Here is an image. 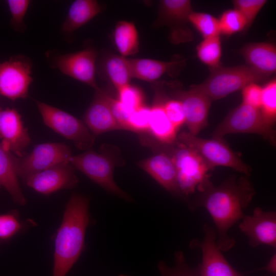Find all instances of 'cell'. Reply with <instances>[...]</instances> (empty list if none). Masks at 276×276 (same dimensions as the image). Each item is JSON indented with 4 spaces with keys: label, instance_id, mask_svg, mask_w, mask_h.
I'll return each instance as SVG.
<instances>
[{
    "label": "cell",
    "instance_id": "obj_1",
    "mask_svg": "<svg viewBox=\"0 0 276 276\" xmlns=\"http://www.w3.org/2000/svg\"><path fill=\"white\" fill-rule=\"evenodd\" d=\"M255 194V189L246 176L238 179L231 177L217 187L211 182L188 201V206L192 211L199 208L207 210L215 224L217 246L222 251L227 252L236 242L228 231L244 217V210Z\"/></svg>",
    "mask_w": 276,
    "mask_h": 276
},
{
    "label": "cell",
    "instance_id": "obj_2",
    "mask_svg": "<svg viewBox=\"0 0 276 276\" xmlns=\"http://www.w3.org/2000/svg\"><path fill=\"white\" fill-rule=\"evenodd\" d=\"M88 198L71 196L66 205L55 240L53 276H65L81 256L90 223Z\"/></svg>",
    "mask_w": 276,
    "mask_h": 276
},
{
    "label": "cell",
    "instance_id": "obj_3",
    "mask_svg": "<svg viewBox=\"0 0 276 276\" xmlns=\"http://www.w3.org/2000/svg\"><path fill=\"white\" fill-rule=\"evenodd\" d=\"M210 68L208 77L200 84L191 85L190 88L212 100L222 99L250 83H258L269 77L245 65L231 67L220 65Z\"/></svg>",
    "mask_w": 276,
    "mask_h": 276
},
{
    "label": "cell",
    "instance_id": "obj_4",
    "mask_svg": "<svg viewBox=\"0 0 276 276\" xmlns=\"http://www.w3.org/2000/svg\"><path fill=\"white\" fill-rule=\"evenodd\" d=\"M170 155L177 172V180L181 197H187L196 191L201 192L209 183V172L212 170L192 148L176 142Z\"/></svg>",
    "mask_w": 276,
    "mask_h": 276
},
{
    "label": "cell",
    "instance_id": "obj_5",
    "mask_svg": "<svg viewBox=\"0 0 276 276\" xmlns=\"http://www.w3.org/2000/svg\"><path fill=\"white\" fill-rule=\"evenodd\" d=\"M177 141L196 151L212 170L216 166H223L231 168L247 176L250 174V168L222 139H205L189 132H182L177 135Z\"/></svg>",
    "mask_w": 276,
    "mask_h": 276
},
{
    "label": "cell",
    "instance_id": "obj_6",
    "mask_svg": "<svg viewBox=\"0 0 276 276\" xmlns=\"http://www.w3.org/2000/svg\"><path fill=\"white\" fill-rule=\"evenodd\" d=\"M43 123L55 132L73 142L80 150L91 149L95 136L84 123L59 108L36 101Z\"/></svg>",
    "mask_w": 276,
    "mask_h": 276
},
{
    "label": "cell",
    "instance_id": "obj_7",
    "mask_svg": "<svg viewBox=\"0 0 276 276\" xmlns=\"http://www.w3.org/2000/svg\"><path fill=\"white\" fill-rule=\"evenodd\" d=\"M239 133L260 134L273 145L275 144V131L263 120L260 109L243 103L226 116L217 126L212 136L222 139L226 134Z\"/></svg>",
    "mask_w": 276,
    "mask_h": 276
},
{
    "label": "cell",
    "instance_id": "obj_8",
    "mask_svg": "<svg viewBox=\"0 0 276 276\" xmlns=\"http://www.w3.org/2000/svg\"><path fill=\"white\" fill-rule=\"evenodd\" d=\"M70 163L105 190L126 201L132 202L130 195L121 189L113 178L112 161L104 153L90 149L76 155H72Z\"/></svg>",
    "mask_w": 276,
    "mask_h": 276
},
{
    "label": "cell",
    "instance_id": "obj_9",
    "mask_svg": "<svg viewBox=\"0 0 276 276\" xmlns=\"http://www.w3.org/2000/svg\"><path fill=\"white\" fill-rule=\"evenodd\" d=\"M71 148L62 143H45L36 145L21 157L17 156L16 172L24 181L31 176L55 166L70 163Z\"/></svg>",
    "mask_w": 276,
    "mask_h": 276
},
{
    "label": "cell",
    "instance_id": "obj_10",
    "mask_svg": "<svg viewBox=\"0 0 276 276\" xmlns=\"http://www.w3.org/2000/svg\"><path fill=\"white\" fill-rule=\"evenodd\" d=\"M32 63L24 55L0 61V95L12 100L27 97L32 77Z\"/></svg>",
    "mask_w": 276,
    "mask_h": 276
},
{
    "label": "cell",
    "instance_id": "obj_11",
    "mask_svg": "<svg viewBox=\"0 0 276 276\" xmlns=\"http://www.w3.org/2000/svg\"><path fill=\"white\" fill-rule=\"evenodd\" d=\"M192 11L189 0L160 1L154 27L167 26L170 30L169 39L172 43L178 44L191 41L193 34L188 24L189 16Z\"/></svg>",
    "mask_w": 276,
    "mask_h": 276
},
{
    "label": "cell",
    "instance_id": "obj_12",
    "mask_svg": "<svg viewBox=\"0 0 276 276\" xmlns=\"http://www.w3.org/2000/svg\"><path fill=\"white\" fill-rule=\"evenodd\" d=\"M203 230V239L193 240L190 244L191 248L201 251L202 261L198 266L199 276H242L229 263L218 247L215 229L204 223Z\"/></svg>",
    "mask_w": 276,
    "mask_h": 276
},
{
    "label": "cell",
    "instance_id": "obj_13",
    "mask_svg": "<svg viewBox=\"0 0 276 276\" xmlns=\"http://www.w3.org/2000/svg\"><path fill=\"white\" fill-rule=\"evenodd\" d=\"M97 57L96 50L88 47L74 53L54 55L52 57V63L63 74L97 90L99 89L95 78Z\"/></svg>",
    "mask_w": 276,
    "mask_h": 276
},
{
    "label": "cell",
    "instance_id": "obj_14",
    "mask_svg": "<svg viewBox=\"0 0 276 276\" xmlns=\"http://www.w3.org/2000/svg\"><path fill=\"white\" fill-rule=\"evenodd\" d=\"M239 224L241 232L247 236L252 247L260 245L276 248V213L256 208L250 215H246Z\"/></svg>",
    "mask_w": 276,
    "mask_h": 276
},
{
    "label": "cell",
    "instance_id": "obj_15",
    "mask_svg": "<svg viewBox=\"0 0 276 276\" xmlns=\"http://www.w3.org/2000/svg\"><path fill=\"white\" fill-rule=\"evenodd\" d=\"M75 169L70 163L59 164L31 176L25 182L36 192L49 195L76 187L78 179Z\"/></svg>",
    "mask_w": 276,
    "mask_h": 276
},
{
    "label": "cell",
    "instance_id": "obj_16",
    "mask_svg": "<svg viewBox=\"0 0 276 276\" xmlns=\"http://www.w3.org/2000/svg\"><path fill=\"white\" fill-rule=\"evenodd\" d=\"M0 143L7 150L18 157L25 154L31 139L21 116L14 108L0 111Z\"/></svg>",
    "mask_w": 276,
    "mask_h": 276
},
{
    "label": "cell",
    "instance_id": "obj_17",
    "mask_svg": "<svg viewBox=\"0 0 276 276\" xmlns=\"http://www.w3.org/2000/svg\"><path fill=\"white\" fill-rule=\"evenodd\" d=\"M176 95L182 103L189 132L197 135L208 124L212 100L206 95L191 88L187 91H177Z\"/></svg>",
    "mask_w": 276,
    "mask_h": 276
},
{
    "label": "cell",
    "instance_id": "obj_18",
    "mask_svg": "<svg viewBox=\"0 0 276 276\" xmlns=\"http://www.w3.org/2000/svg\"><path fill=\"white\" fill-rule=\"evenodd\" d=\"M138 165L166 190L173 195L181 196L176 168L170 154L160 152L140 162Z\"/></svg>",
    "mask_w": 276,
    "mask_h": 276
},
{
    "label": "cell",
    "instance_id": "obj_19",
    "mask_svg": "<svg viewBox=\"0 0 276 276\" xmlns=\"http://www.w3.org/2000/svg\"><path fill=\"white\" fill-rule=\"evenodd\" d=\"M107 95L100 88L96 90L94 98L84 116L85 124L95 136L120 129L112 115Z\"/></svg>",
    "mask_w": 276,
    "mask_h": 276
},
{
    "label": "cell",
    "instance_id": "obj_20",
    "mask_svg": "<svg viewBox=\"0 0 276 276\" xmlns=\"http://www.w3.org/2000/svg\"><path fill=\"white\" fill-rule=\"evenodd\" d=\"M185 61L179 58L169 61L148 58L129 59L132 78L147 82H153L165 74H176L183 67Z\"/></svg>",
    "mask_w": 276,
    "mask_h": 276
},
{
    "label": "cell",
    "instance_id": "obj_21",
    "mask_svg": "<svg viewBox=\"0 0 276 276\" xmlns=\"http://www.w3.org/2000/svg\"><path fill=\"white\" fill-rule=\"evenodd\" d=\"M247 65L268 76L275 73L276 47L270 42H253L240 51Z\"/></svg>",
    "mask_w": 276,
    "mask_h": 276
},
{
    "label": "cell",
    "instance_id": "obj_22",
    "mask_svg": "<svg viewBox=\"0 0 276 276\" xmlns=\"http://www.w3.org/2000/svg\"><path fill=\"white\" fill-rule=\"evenodd\" d=\"M165 96L157 91L155 101L150 107L148 131L159 142L172 145L177 140V130L168 118L163 106Z\"/></svg>",
    "mask_w": 276,
    "mask_h": 276
},
{
    "label": "cell",
    "instance_id": "obj_23",
    "mask_svg": "<svg viewBox=\"0 0 276 276\" xmlns=\"http://www.w3.org/2000/svg\"><path fill=\"white\" fill-rule=\"evenodd\" d=\"M17 156L6 150L0 143V184L21 205L26 204V199L18 182L16 172Z\"/></svg>",
    "mask_w": 276,
    "mask_h": 276
},
{
    "label": "cell",
    "instance_id": "obj_24",
    "mask_svg": "<svg viewBox=\"0 0 276 276\" xmlns=\"http://www.w3.org/2000/svg\"><path fill=\"white\" fill-rule=\"evenodd\" d=\"M101 10V6L97 1H75L62 24V31L66 34H72L99 14Z\"/></svg>",
    "mask_w": 276,
    "mask_h": 276
},
{
    "label": "cell",
    "instance_id": "obj_25",
    "mask_svg": "<svg viewBox=\"0 0 276 276\" xmlns=\"http://www.w3.org/2000/svg\"><path fill=\"white\" fill-rule=\"evenodd\" d=\"M101 65L103 74L117 89L129 84L132 76L129 59L121 55H109Z\"/></svg>",
    "mask_w": 276,
    "mask_h": 276
},
{
    "label": "cell",
    "instance_id": "obj_26",
    "mask_svg": "<svg viewBox=\"0 0 276 276\" xmlns=\"http://www.w3.org/2000/svg\"><path fill=\"white\" fill-rule=\"evenodd\" d=\"M113 40L117 50L123 57L139 52V34L132 22L126 20L117 22L113 31Z\"/></svg>",
    "mask_w": 276,
    "mask_h": 276
},
{
    "label": "cell",
    "instance_id": "obj_27",
    "mask_svg": "<svg viewBox=\"0 0 276 276\" xmlns=\"http://www.w3.org/2000/svg\"><path fill=\"white\" fill-rule=\"evenodd\" d=\"M196 53L199 60L210 68L220 65L222 55L220 36L204 38L197 45Z\"/></svg>",
    "mask_w": 276,
    "mask_h": 276
},
{
    "label": "cell",
    "instance_id": "obj_28",
    "mask_svg": "<svg viewBox=\"0 0 276 276\" xmlns=\"http://www.w3.org/2000/svg\"><path fill=\"white\" fill-rule=\"evenodd\" d=\"M260 112L263 120L273 126L276 121V80L267 82L262 87Z\"/></svg>",
    "mask_w": 276,
    "mask_h": 276
},
{
    "label": "cell",
    "instance_id": "obj_29",
    "mask_svg": "<svg viewBox=\"0 0 276 276\" xmlns=\"http://www.w3.org/2000/svg\"><path fill=\"white\" fill-rule=\"evenodd\" d=\"M189 21L203 39L221 34L219 19L210 14L193 11L189 16Z\"/></svg>",
    "mask_w": 276,
    "mask_h": 276
},
{
    "label": "cell",
    "instance_id": "obj_30",
    "mask_svg": "<svg viewBox=\"0 0 276 276\" xmlns=\"http://www.w3.org/2000/svg\"><path fill=\"white\" fill-rule=\"evenodd\" d=\"M157 267L161 276H199L198 267L193 268L189 266L181 250L175 252L173 266H169L164 261H160Z\"/></svg>",
    "mask_w": 276,
    "mask_h": 276
},
{
    "label": "cell",
    "instance_id": "obj_31",
    "mask_svg": "<svg viewBox=\"0 0 276 276\" xmlns=\"http://www.w3.org/2000/svg\"><path fill=\"white\" fill-rule=\"evenodd\" d=\"M218 19L220 33L224 35L229 36L245 30V19L243 15L235 8L225 11Z\"/></svg>",
    "mask_w": 276,
    "mask_h": 276
},
{
    "label": "cell",
    "instance_id": "obj_32",
    "mask_svg": "<svg viewBox=\"0 0 276 276\" xmlns=\"http://www.w3.org/2000/svg\"><path fill=\"white\" fill-rule=\"evenodd\" d=\"M11 18L10 25L14 30L19 32L25 31L26 26L24 17L27 12L30 1L28 0L7 1Z\"/></svg>",
    "mask_w": 276,
    "mask_h": 276
},
{
    "label": "cell",
    "instance_id": "obj_33",
    "mask_svg": "<svg viewBox=\"0 0 276 276\" xmlns=\"http://www.w3.org/2000/svg\"><path fill=\"white\" fill-rule=\"evenodd\" d=\"M266 2V0H235L233 1L234 8L238 10L245 19L246 30L251 25Z\"/></svg>",
    "mask_w": 276,
    "mask_h": 276
},
{
    "label": "cell",
    "instance_id": "obj_34",
    "mask_svg": "<svg viewBox=\"0 0 276 276\" xmlns=\"http://www.w3.org/2000/svg\"><path fill=\"white\" fill-rule=\"evenodd\" d=\"M118 100L127 107L134 110L143 105L144 97L141 90L130 83L117 89Z\"/></svg>",
    "mask_w": 276,
    "mask_h": 276
},
{
    "label": "cell",
    "instance_id": "obj_35",
    "mask_svg": "<svg viewBox=\"0 0 276 276\" xmlns=\"http://www.w3.org/2000/svg\"><path fill=\"white\" fill-rule=\"evenodd\" d=\"M21 224L17 214L10 212L0 215V239L7 240L15 235L21 229Z\"/></svg>",
    "mask_w": 276,
    "mask_h": 276
},
{
    "label": "cell",
    "instance_id": "obj_36",
    "mask_svg": "<svg viewBox=\"0 0 276 276\" xmlns=\"http://www.w3.org/2000/svg\"><path fill=\"white\" fill-rule=\"evenodd\" d=\"M163 106L168 118L177 130L186 123L185 114L180 100L164 97Z\"/></svg>",
    "mask_w": 276,
    "mask_h": 276
},
{
    "label": "cell",
    "instance_id": "obj_37",
    "mask_svg": "<svg viewBox=\"0 0 276 276\" xmlns=\"http://www.w3.org/2000/svg\"><path fill=\"white\" fill-rule=\"evenodd\" d=\"M150 107L144 105L134 110L128 120V130L137 132L148 131Z\"/></svg>",
    "mask_w": 276,
    "mask_h": 276
},
{
    "label": "cell",
    "instance_id": "obj_38",
    "mask_svg": "<svg viewBox=\"0 0 276 276\" xmlns=\"http://www.w3.org/2000/svg\"><path fill=\"white\" fill-rule=\"evenodd\" d=\"M108 101L112 115L120 129L128 130V120L133 111L127 107L118 99H114L108 95Z\"/></svg>",
    "mask_w": 276,
    "mask_h": 276
},
{
    "label": "cell",
    "instance_id": "obj_39",
    "mask_svg": "<svg viewBox=\"0 0 276 276\" xmlns=\"http://www.w3.org/2000/svg\"><path fill=\"white\" fill-rule=\"evenodd\" d=\"M242 103L260 109L262 94V87L257 83H251L242 89Z\"/></svg>",
    "mask_w": 276,
    "mask_h": 276
},
{
    "label": "cell",
    "instance_id": "obj_40",
    "mask_svg": "<svg viewBox=\"0 0 276 276\" xmlns=\"http://www.w3.org/2000/svg\"><path fill=\"white\" fill-rule=\"evenodd\" d=\"M265 270L268 271L272 274H275L276 273V254H274L270 258L269 262L267 263L266 266L263 268L257 270Z\"/></svg>",
    "mask_w": 276,
    "mask_h": 276
},
{
    "label": "cell",
    "instance_id": "obj_41",
    "mask_svg": "<svg viewBox=\"0 0 276 276\" xmlns=\"http://www.w3.org/2000/svg\"><path fill=\"white\" fill-rule=\"evenodd\" d=\"M119 276H131V275L122 274L119 275Z\"/></svg>",
    "mask_w": 276,
    "mask_h": 276
},
{
    "label": "cell",
    "instance_id": "obj_42",
    "mask_svg": "<svg viewBox=\"0 0 276 276\" xmlns=\"http://www.w3.org/2000/svg\"><path fill=\"white\" fill-rule=\"evenodd\" d=\"M2 109L1 108V106H0V111L2 110Z\"/></svg>",
    "mask_w": 276,
    "mask_h": 276
},
{
    "label": "cell",
    "instance_id": "obj_43",
    "mask_svg": "<svg viewBox=\"0 0 276 276\" xmlns=\"http://www.w3.org/2000/svg\"><path fill=\"white\" fill-rule=\"evenodd\" d=\"M1 186V184H0V186Z\"/></svg>",
    "mask_w": 276,
    "mask_h": 276
}]
</instances>
